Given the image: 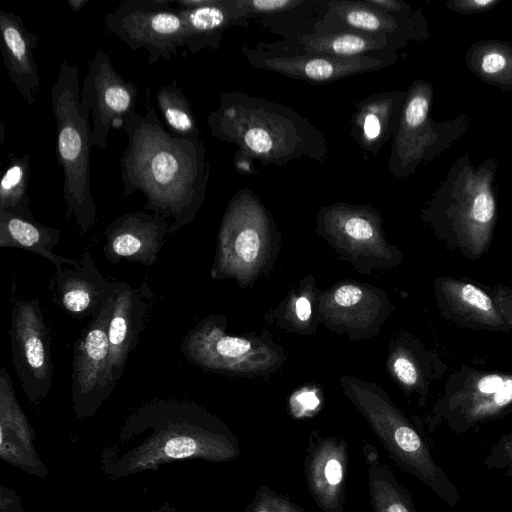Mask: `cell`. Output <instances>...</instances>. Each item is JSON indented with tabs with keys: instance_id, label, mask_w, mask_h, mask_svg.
<instances>
[{
	"instance_id": "9",
	"label": "cell",
	"mask_w": 512,
	"mask_h": 512,
	"mask_svg": "<svg viewBox=\"0 0 512 512\" xmlns=\"http://www.w3.org/2000/svg\"><path fill=\"white\" fill-rule=\"evenodd\" d=\"M316 232L355 270L370 275L374 269H393L404 259L382 230L378 213L367 207L333 205L317 217Z\"/></svg>"
},
{
	"instance_id": "29",
	"label": "cell",
	"mask_w": 512,
	"mask_h": 512,
	"mask_svg": "<svg viewBox=\"0 0 512 512\" xmlns=\"http://www.w3.org/2000/svg\"><path fill=\"white\" fill-rule=\"evenodd\" d=\"M388 36L363 32H340L308 36L302 42L310 55L332 57L366 56L369 51L387 47Z\"/></svg>"
},
{
	"instance_id": "18",
	"label": "cell",
	"mask_w": 512,
	"mask_h": 512,
	"mask_svg": "<svg viewBox=\"0 0 512 512\" xmlns=\"http://www.w3.org/2000/svg\"><path fill=\"white\" fill-rule=\"evenodd\" d=\"M348 446L335 436L313 432L306 450L307 489L324 512H343Z\"/></svg>"
},
{
	"instance_id": "27",
	"label": "cell",
	"mask_w": 512,
	"mask_h": 512,
	"mask_svg": "<svg viewBox=\"0 0 512 512\" xmlns=\"http://www.w3.org/2000/svg\"><path fill=\"white\" fill-rule=\"evenodd\" d=\"M467 69L482 82L502 91L512 90V43L505 40H480L464 54Z\"/></svg>"
},
{
	"instance_id": "2",
	"label": "cell",
	"mask_w": 512,
	"mask_h": 512,
	"mask_svg": "<svg viewBox=\"0 0 512 512\" xmlns=\"http://www.w3.org/2000/svg\"><path fill=\"white\" fill-rule=\"evenodd\" d=\"M498 161L486 158L474 166L463 154L420 213L444 247L476 261L489 249L497 224L495 180Z\"/></svg>"
},
{
	"instance_id": "25",
	"label": "cell",
	"mask_w": 512,
	"mask_h": 512,
	"mask_svg": "<svg viewBox=\"0 0 512 512\" xmlns=\"http://www.w3.org/2000/svg\"><path fill=\"white\" fill-rule=\"evenodd\" d=\"M60 231L35 219H27L9 212H0V247H14L33 252L52 262L56 268L76 265L78 260L53 252L60 239Z\"/></svg>"
},
{
	"instance_id": "8",
	"label": "cell",
	"mask_w": 512,
	"mask_h": 512,
	"mask_svg": "<svg viewBox=\"0 0 512 512\" xmlns=\"http://www.w3.org/2000/svg\"><path fill=\"white\" fill-rule=\"evenodd\" d=\"M433 87L425 80L410 86L396 127L390 169L397 177H406L424 162L432 161L456 140L469 126L466 114L443 121L431 117Z\"/></svg>"
},
{
	"instance_id": "7",
	"label": "cell",
	"mask_w": 512,
	"mask_h": 512,
	"mask_svg": "<svg viewBox=\"0 0 512 512\" xmlns=\"http://www.w3.org/2000/svg\"><path fill=\"white\" fill-rule=\"evenodd\" d=\"M512 413V372L482 370L466 364L451 373L443 393L423 423L428 432L439 426L461 435Z\"/></svg>"
},
{
	"instance_id": "22",
	"label": "cell",
	"mask_w": 512,
	"mask_h": 512,
	"mask_svg": "<svg viewBox=\"0 0 512 512\" xmlns=\"http://www.w3.org/2000/svg\"><path fill=\"white\" fill-rule=\"evenodd\" d=\"M259 66L285 75L305 80L325 82L343 78L355 73L374 70L383 62L371 56L332 57L325 55L308 56H257Z\"/></svg>"
},
{
	"instance_id": "23",
	"label": "cell",
	"mask_w": 512,
	"mask_h": 512,
	"mask_svg": "<svg viewBox=\"0 0 512 512\" xmlns=\"http://www.w3.org/2000/svg\"><path fill=\"white\" fill-rule=\"evenodd\" d=\"M329 10L344 24L358 32L385 35H398L406 40H422L428 37L426 21L418 12L394 15L379 11L363 2H331Z\"/></svg>"
},
{
	"instance_id": "36",
	"label": "cell",
	"mask_w": 512,
	"mask_h": 512,
	"mask_svg": "<svg viewBox=\"0 0 512 512\" xmlns=\"http://www.w3.org/2000/svg\"><path fill=\"white\" fill-rule=\"evenodd\" d=\"M502 0H448L449 10L461 15L486 13L495 8Z\"/></svg>"
},
{
	"instance_id": "37",
	"label": "cell",
	"mask_w": 512,
	"mask_h": 512,
	"mask_svg": "<svg viewBox=\"0 0 512 512\" xmlns=\"http://www.w3.org/2000/svg\"><path fill=\"white\" fill-rule=\"evenodd\" d=\"M376 110V105H369L363 115L362 131L368 143L377 141L383 133V121Z\"/></svg>"
},
{
	"instance_id": "26",
	"label": "cell",
	"mask_w": 512,
	"mask_h": 512,
	"mask_svg": "<svg viewBox=\"0 0 512 512\" xmlns=\"http://www.w3.org/2000/svg\"><path fill=\"white\" fill-rule=\"evenodd\" d=\"M320 289L314 275H307L264 318L290 333L311 335L320 319L317 310Z\"/></svg>"
},
{
	"instance_id": "6",
	"label": "cell",
	"mask_w": 512,
	"mask_h": 512,
	"mask_svg": "<svg viewBox=\"0 0 512 512\" xmlns=\"http://www.w3.org/2000/svg\"><path fill=\"white\" fill-rule=\"evenodd\" d=\"M224 315H209L184 336V357L205 372L253 378L278 371L286 362L283 347L264 330L261 334L230 335Z\"/></svg>"
},
{
	"instance_id": "12",
	"label": "cell",
	"mask_w": 512,
	"mask_h": 512,
	"mask_svg": "<svg viewBox=\"0 0 512 512\" xmlns=\"http://www.w3.org/2000/svg\"><path fill=\"white\" fill-rule=\"evenodd\" d=\"M317 310L320 324L351 341L379 334L395 310L385 291L361 282L346 281L320 290Z\"/></svg>"
},
{
	"instance_id": "39",
	"label": "cell",
	"mask_w": 512,
	"mask_h": 512,
	"mask_svg": "<svg viewBox=\"0 0 512 512\" xmlns=\"http://www.w3.org/2000/svg\"><path fill=\"white\" fill-rule=\"evenodd\" d=\"M67 3L71 10L77 13L88 3V0H67Z\"/></svg>"
},
{
	"instance_id": "35",
	"label": "cell",
	"mask_w": 512,
	"mask_h": 512,
	"mask_svg": "<svg viewBox=\"0 0 512 512\" xmlns=\"http://www.w3.org/2000/svg\"><path fill=\"white\" fill-rule=\"evenodd\" d=\"M486 288L489 289V294L495 303L499 315L512 332V287L494 284Z\"/></svg>"
},
{
	"instance_id": "30",
	"label": "cell",
	"mask_w": 512,
	"mask_h": 512,
	"mask_svg": "<svg viewBox=\"0 0 512 512\" xmlns=\"http://www.w3.org/2000/svg\"><path fill=\"white\" fill-rule=\"evenodd\" d=\"M29 177L30 155H11L0 181V212L34 219L27 194Z\"/></svg>"
},
{
	"instance_id": "17",
	"label": "cell",
	"mask_w": 512,
	"mask_h": 512,
	"mask_svg": "<svg viewBox=\"0 0 512 512\" xmlns=\"http://www.w3.org/2000/svg\"><path fill=\"white\" fill-rule=\"evenodd\" d=\"M169 228V221L155 213L123 214L103 231L104 256L113 264L126 260L150 267L157 261Z\"/></svg>"
},
{
	"instance_id": "5",
	"label": "cell",
	"mask_w": 512,
	"mask_h": 512,
	"mask_svg": "<svg viewBox=\"0 0 512 512\" xmlns=\"http://www.w3.org/2000/svg\"><path fill=\"white\" fill-rule=\"evenodd\" d=\"M280 240L269 213L253 196L240 191L224 213L211 278L234 279L242 288L253 285L273 268Z\"/></svg>"
},
{
	"instance_id": "3",
	"label": "cell",
	"mask_w": 512,
	"mask_h": 512,
	"mask_svg": "<svg viewBox=\"0 0 512 512\" xmlns=\"http://www.w3.org/2000/svg\"><path fill=\"white\" fill-rule=\"evenodd\" d=\"M340 384L389 457L448 506L456 507L461 501L458 488L435 460L416 424L406 417L390 395L377 384L352 376H341Z\"/></svg>"
},
{
	"instance_id": "31",
	"label": "cell",
	"mask_w": 512,
	"mask_h": 512,
	"mask_svg": "<svg viewBox=\"0 0 512 512\" xmlns=\"http://www.w3.org/2000/svg\"><path fill=\"white\" fill-rule=\"evenodd\" d=\"M156 101L166 128L173 135L185 139H199L200 131L192 108L175 79L157 91Z\"/></svg>"
},
{
	"instance_id": "11",
	"label": "cell",
	"mask_w": 512,
	"mask_h": 512,
	"mask_svg": "<svg viewBox=\"0 0 512 512\" xmlns=\"http://www.w3.org/2000/svg\"><path fill=\"white\" fill-rule=\"evenodd\" d=\"M8 334L15 373L27 398L38 405L53 379L51 337L39 299L12 300Z\"/></svg>"
},
{
	"instance_id": "34",
	"label": "cell",
	"mask_w": 512,
	"mask_h": 512,
	"mask_svg": "<svg viewBox=\"0 0 512 512\" xmlns=\"http://www.w3.org/2000/svg\"><path fill=\"white\" fill-rule=\"evenodd\" d=\"M299 1L291 0H252V1H233L234 10L237 18H241L248 12L267 13L284 10L300 4Z\"/></svg>"
},
{
	"instance_id": "1",
	"label": "cell",
	"mask_w": 512,
	"mask_h": 512,
	"mask_svg": "<svg viewBox=\"0 0 512 512\" xmlns=\"http://www.w3.org/2000/svg\"><path fill=\"white\" fill-rule=\"evenodd\" d=\"M123 197L141 193L145 209L167 219L169 234L191 223L205 199L209 163L200 139L173 135L159 119L146 89L145 115L132 113L123 129Z\"/></svg>"
},
{
	"instance_id": "20",
	"label": "cell",
	"mask_w": 512,
	"mask_h": 512,
	"mask_svg": "<svg viewBox=\"0 0 512 512\" xmlns=\"http://www.w3.org/2000/svg\"><path fill=\"white\" fill-rule=\"evenodd\" d=\"M386 369L406 396L418 394L420 405H425L433 384L443 378L448 366L419 338L401 332L389 344Z\"/></svg>"
},
{
	"instance_id": "15",
	"label": "cell",
	"mask_w": 512,
	"mask_h": 512,
	"mask_svg": "<svg viewBox=\"0 0 512 512\" xmlns=\"http://www.w3.org/2000/svg\"><path fill=\"white\" fill-rule=\"evenodd\" d=\"M437 310L458 327L512 333L485 286L467 277L442 275L433 282Z\"/></svg>"
},
{
	"instance_id": "33",
	"label": "cell",
	"mask_w": 512,
	"mask_h": 512,
	"mask_svg": "<svg viewBox=\"0 0 512 512\" xmlns=\"http://www.w3.org/2000/svg\"><path fill=\"white\" fill-rule=\"evenodd\" d=\"M483 463L488 470L500 471L503 476L512 478V427L489 448Z\"/></svg>"
},
{
	"instance_id": "32",
	"label": "cell",
	"mask_w": 512,
	"mask_h": 512,
	"mask_svg": "<svg viewBox=\"0 0 512 512\" xmlns=\"http://www.w3.org/2000/svg\"><path fill=\"white\" fill-rule=\"evenodd\" d=\"M245 512H305L287 496L260 486Z\"/></svg>"
},
{
	"instance_id": "21",
	"label": "cell",
	"mask_w": 512,
	"mask_h": 512,
	"mask_svg": "<svg viewBox=\"0 0 512 512\" xmlns=\"http://www.w3.org/2000/svg\"><path fill=\"white\" fill-rule=\"evenodd\" d=\"M0 39L8 77L23 101L32 106L41 85L34 54L38 36L27 29L18 14L1 10Z\"/></svg>"
},
{
	"instance_id": "28",
	"label": "cell",
	"mask_w": 512,
	"mask_h": 512,
	"mask_svg": "<svg viewBox=\"0 0 512 512\" xmlns=\"http://www.w3.org/2000/svg\"><path fill=\"white\" fill-rule=\"evenodd\" d=\"M376 456L377 453L373 449L366 454L373 512H417L409 491Z\"/></svg>"
},
{
	"instance_id": "16",
	"label": "cell",
	"mask_w": 512,
	"mask_h": 512,
	"mask_svg": "<svg viewBox=\"0 0 512 512\" xmlns=\"http://www.w3.org/2000/svg\"><path fill=\"white\" fill-rule=\"evenodd\" d=\"M107 281L98 270L89 251H84L76 265L56 268L51 290L54 302L75 319L99 315L108 301L123 286Z\"/></svg>"
},
{
	"instance_id": "13",
	"label": "cell",
	"mask_w": 512,
	"mask_h": 512,
	"mask_svg": "<svg viewBox=\"0 0 512 512\" xmlns=\"http://www.w3.org/2000/svg\"><path fill=\"white\" fill-rule=\"evenodd\" d=\"M115 298L91 318L73 344L71 393L78 417L93 415L114 390L109 377L108 331Z\"/></svg>"
},
{
	"instance_id": "19",
	"label": "cell",
	"mask_w": 512,
	"mask_h": 512,
	"mask_svg": "<svg viewBox=\"0 0 512 512\" xmlns=\"http://www.w3.org/2000/svg\"><path fill=\"white\" fill-rule=\"evenodd\" d=\"M153 302L154 294L146 280L138 287L124 282L115 298L108 331L109 377L114 388L148 324Z\"/></svg>"
},
{
	"instance_id": "14",
	"label": "cell",
	"mask_w": 512,
	"mask_h": 512,
	"mask_svg": "<svg viewBox=\"0 0 512 512\" xmlns=\"http://www.w3.org/2000/svg\"><path fill=\"white\" fill-rule=\"evenodd\" d=\"M138 87L124 79L109 56L99 49L91 60L81 89V103L92 121V146L107 149L111 129L123 130L136 112Z\"/></svg>"
},
{
	"instance_id": "10",
	"label": "cell",
	"mask_w": 512,
	"mask_h": 512,
	"mask_svg": "<svg viewBox=\"0 0 512 512\" xmlns=\"http://www.w3.org/2000/svg\"><path fill=\"white\" fill-rule=\"evenodd\" d=\"M172 0H126L105 14L107 30L129 48L144 49L148 63L167 61L185 47L186 26Z\"/></svg>"
},
{
	"instance_id": "38",
	"label": "cell",
	"mask_w": 512,
	"mask_h": 512,
	"mask_svg": "<svg viewBox=\"0 0 512 512\" xmlns=\"http://www.w3.org/2000/svg\"><path fill=\"white\" fill-rule=\"evenodd\" d=\"M363 3L379 11L391 14H408L410 12L409 6L395 0H367Z\"/></svg>"
},
{
	"instance_id": "4",
	"label": "cell",
	"mask_w": 512,
	"mask_h": 512,
	"mask_svg": "<svg viewBox=\"0 0 512 512\" xmlns=\"http://www.w3.org/2000/svg\"><path fill=\"white\" fill-rule=\"evenodd\" d=\"M51 106L56 124L57 161L63 170V199L68 219L74 218L81 234L97 222L91 193L90 114L81 103L79 68L64 60L51 88Z\"/></svg>"
},
{
	"instance_id": "24",
	"label": "cell",
	"mask_w": 512,
	"mask_h": 512,
	"mask_svg": "<svg viewBox=\"0 0 512 512\" xmlns=\"http://www.w3.org/2000/svg\"><path fill=\"white\" fill-rule=\"evenodd\" d=\"M186 26L185 47L193 54L211 47L218 48L222 32L237 22L232 1L173 0Z\"/></svg>"
}]
</instances>
